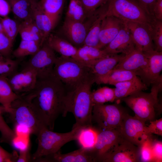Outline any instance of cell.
Wrapping results in <instances>:
<instances>
[{"label": "cell", "mask_w": 162, "mask_h": 162, "mask_svg": "<svg viewBox=\"0 0 162 162\" xmlns=\"http://www.w3.org/2000/svg\"><path fill=\"white\" fill-rule=\"evenodd\" d=\"M94 83L92 75L75 89L67 92L65 103L66 114L74 115L76 121L73 127L82 128L93 125L92 112L94 104L91 88Z\"/></svg>", "instance_id": "2"}, {"label": "cell", "mask_w": 162, "mask_h": 162, "mask_svg": "<svg viewBox=\"0 0 162 162\" xmlns=\"http://www.w3.org/2000/svg\"><path fill=\"white\" fill-rule=\"evenodd\" d=\"M45 0H40L38 2L40 4H41L45 1Z\"/></svg>", "instance_id": "52"}, {"label": "cell", "mask_w": 162, "mask_h": 162, "mask_svg": "<svg viewBox=\"0 0 162 162\" xmlns=\"http://www.w3.org/2000/svg\"><path fill=\"white\" fill-rule=\"evenodd\" d=\"M136 49L135 45L124 22L117 35L102 49L109 55L119 54L125 55Z\"/></svg>", "instance_id": "17"}, {"label": "cell", "mask_w": 162, "mask_h": 162, "mask_svg": "<svg viewBox=\"0 0 162 162\" xmlns=\"http://www.w3.org/2000/svg\"><path fill=\"white\" fill-rule=\"evenodd\" d=\"M122 137L139 147L152 134L147 131L145 122L127 113L124 116L119 127Z\"/></svg>", "instance_id": "10"}, {"label": "cell", "mask_w": 162, "mask_h": 162, "mask_svg": "<svg viewBox=\"0 0 162 162\" xmlns=\"http://www.w3.org/2000/svg\"><path fill=\"white\" fill-rule=\"evenodd\" d=\"M137 76L134 72L121 69H113L103 76L94 77L98 84H115L133 78Z\"/></svg>", "instance_id": "27"}, {"label": "cell", "mask_w": 162, "mask_h": 162, "mask_svg": "<svg viewBox=\"0 0 162 162\" xmlns=\"http://www.w3.org/2000/svg\"><path fill=\"white\" fill-rule=\"evenodd\" d=\"M8 113L16 124L24 126L36 136L44 125L40 122L32 104L25 95H20L12 104Z\"/></svg>", "instance_id": "7"}, {"label": "cell", "mask_w": 162, "mask_h": 162, "mask_svg": "<svg viewBox=\"0 0 162 162\" xmlns=\"http://www.w3.org/2000/svg\"><path fill=\"white\" fill-rule=\"evenodd\" d=\"M88 18L80 0H70L65 18L83 22Z\"/></svg>", "instance_id": "33"}, {"label": "cell", "mask_w": 162, "mask_h": 162, "mask_svg": "<svg viewBox=\"0 0 162 162\" xmlns=\"http://www.w3.org/2000/svg\"><path fill=\"white\" fill-rule=\"evenodd\" d=\"M14 14L22 21L33 19L34 8L38 0H8Z\"/></svg>", "instance_id": "24"}, {"label": "cell", "mask_w": 162, "mask_h": 162, "mask_svg": "<svg viewBox=\"0 0 162 162\" xmlns=\"http://www.w3.org/2000/svg\"><path fill=\"white\" fill-rule=\"evenodd\" d=\"M151 26L154 50L162 52V20L155 19L151 23Z\"/></svg>", "instance_id": "37"}, {"label": "cell", "mask_w": 162, "mask_h": 162, "mask_svg": "<svg viewBox=\"0 0 162 162\" xmlns=\"http://www.w3.org/2000/svg\"><path fill=\"white\" fill-rule=\"evenodd\" d=\"M124 56L122 54H115L96 60L90 67L91 74L94 77L106 75L114 68Z\"/></svg>", "instance_id": "22"}, {"label": "cell", "mask_w": 162, "mask_h": 162, "mask_svg": "<svg viewBox=\"0 0 162 162\" xmlns=\"http://www.w3.org/2000/svg\"><path fill=\"white\" fill-rule=\"evenodd\" d=\"M139 148L122 137L114 149L103 162H139Z\"/></svg>", "instance_id": "16"}, {"label": "cell", "mask_w": 162, "mask_h": 162, "mask_svg": "<svg viewBox=\"0 0 162 162\" xmlns=\"http://www.w3.org/2000/svg\"><path fill=\"white\" fill-rule=\"evenodd\" d=\"M42 46L39 41L22 40L18 48L12 52V55L18 58L28 55L32 56L37 52Z\"/></svg>", "instance_id": "32"}, {"label": "cell", "mask_w": 162, "mask_h": 162, "mask_svg": "<svg viewBox=\"0 0 162 162\" xmlns=\"http://www.w3.org/2000/svg\"><path fill=\"white\" fill-rule=\"evenodd\" d=\"M121 138L118 128L103 130L98 128L95 144L94 147L89 151L94 162H103L105 158L115 148Z\"/></svg>", "instance_id": "12"}, {"label": "cell", "mask_w": 162, "mask_h": 162, "mask_svg": "<svg viewBox=\"0 0 162 162\" xmlns=\"http://www.w3.org/2000/svg\"><path fill=\"white\" fill-rule=\"evenodd\" d=\"M31 161L32 159L30 155L29 147L20 150L16 162H28Z\"/></svg>", "instance_id": "48"}, {"label": "cell", "mask_w": 162, "mask_h": 162, "mask_svg": "<svg viewBox=\"0 0 162 162\" xmlns=\"http://www.w3.org/2000/svg\"><path fill=\"white\" fill-rule=\"evenodd\" d=\"M152 14L155 19L162 20V0H156L153 5Z\"/></svg>", "instance_id": "46"}, {"label": "cell", "mask_w": 162, "mask_h": 162, "mask_svg": "<svg viewBox=\"0 0 162 162\" xmlns=\"http://www.w3.org/2000/svg\"><path fill=\"white\" fill-rule=\"evenodd\" d=\"M150 124L146 126L148 132L151 134L162 136V118L149 122Z\"/></svg>", "instance_id": "43"}, {"label": "cell", "mask_w": 162, "mask_h": 162, "mask_svg": "<svg viewBox=\"0 0 162 162\" xmlns=\"http://www.w3.org/2000/svg\"><path fill=\"white\" fill-rule=\"evenodd\" d=\"M136 0L148 14L154 18L153 16L152 9L153 5L156 0Z\"/></svg>", "instance_id": "47"}, {"label": "cell", "mask_w": 162, "mask_h": 162, "mask_svg": "<svg viewBox=\"0 0 162 162\" xmlns=\"http://www.w3.org/2000/svg\"><path fill=\"white\" fill-rule=\"evenodd\" d=\"M13 44L3 32H0V53L6 58H10Z\"/></svg>", "instance_id": "42"}, {"label": "cell", "mask_w": 162, "mask_h": 162, "mask_svg": "<svg viewBox=\"0 0 162 162\" xmlns=\"http://www.w3.org/2000/svg\"><path fill=\"white\" fill-rule=\"evenodd\" d=\"M148 61L146 56L142 51L136 48L125 55L113 69L134 72L140 76L144 82L148 72Z\"/></svg>", "instance_id": "13"}, {"label": "cell", "mask_w": 162, "mask_h": 162, "mask_svg": "<svg viewBox=\"0 0 162 162\" xmlns=\"http://www.w3.org/2000/svg\"><path fill=\"white\" fill-rule=\"evenodd\" d=\"M98 131V128L93 125L81 128L77 133L76 140L81 147L90 151L95 144Z\"/></svg>", "instance_id": "28"}, {"label": "cell", "mask_w": 162, "mask_h": 162, "mask_svg": "<svg viewBox=\"0 0 162 162\" xmlns=\"http://www.w3.org/2000/svg\"><path fill=\"white\" fill-rule=\"evenodd\" d=\"M68 92L63 83L52 74L48 77L38 79L34 89L25 95L41 123L53 130L58 117L67 115L65 103Z\"/></svg>", "instance_id": "1"}, {"label": "cell", "mask_w": 162, "mask_h": 162, "mask_svg": "<svg viewBox=\"0 0 162 162\" xmlns=\"http://www.w3.org/2000/svg\"><path fill=\"white\" fill-rule=\"evenodd\" d=\"M18 155L16 152H9L0 146V162H16Z\"/></svg>", "instance_id": "45"}, {"label": "cell", "mask_w": 162, "mask_h": 162, "mask_svg": "<svg viewBox=\"0 0 162 162\" xmlns=\"http://www.w3.org/2000/svg\"><path fill=\"white\" fill-rule=\"evenodd\" d=\"M124 21L112 15H105L100 27L99 44L96 47L102 49L117 35L124 26Z\"/></svg>", "instance_id": "18"}, {"label": "cell", "mask_w": 162, "mask_h": 162, "mask_svg": "<svg viewBox=\"0 0 162 162\" xmlns=\"http://www.w3.org/2000/svg\"><path fill=\"white\" fill-rule=\"evenodd\" d=\"M6 58H7L4 57L0 53V61L4 60Z\"/></svg>", "instance_id": "50"}, {"label": "cell", "mask_w": 162, "mask_h": 162, "mask_svg": "<svg viewBox=\"0 0 162 162\" xmlns=\"http://www.w3.org/2000/svg\"><path fill=\"white\" fill-rule=\"evenodd\" d=\"M4 112V107L0 106V132L1 142L12 144L16 136V132L7 124L2 113Z\"/></svg>", "instance_id": "38"}, {"label": "cell", "mask_w": 162, "mask_h": 162, "mask_svg": "<svg viewBox=\"0 0 162 162\" xmlns=\"http://www.w3.org/2000/svg\"><path fill=\"white\" fill-rule=\"evenodd\" d=\"M102 15L101 12L97 11L83 22L65 18L62 30L65 39L77 49L82 46L90 28Z\"/></svg>", "instance_id": "9"}, {"label": "cell", "mask_w": 162, "mask_h": 162, "mask_svg": "<svg viewBox=\"0 0 162 162\" xmlns=\"http://www.w3.org/2000/svg\"><path fill=\"white\" fill-rule=\"evenodd\" d=\"M52 74L68 91L75 89L92 75L89 67L70 57H57Z\"/></svg>", "instance_id": "3"}, {"label": "cell", "mask_w": 162, "mask_h": 162, "mask_svg": "<svg viewBox=\"0 0 162 162\" xmlns=\"http://www.w3.org/2000/svg\"><path fill=\"white\" fill-rule=\"evenodd\" d=\"M126 113L118 104H94L92 112V122L98 128L111 130L118 128Z\"/></svg>", "instance_id": "8"}, {"label": "cell", "mask_w": 162, "mask_h": 162, "mask_svg": "<svg viewBox=\"0 0 162 162\" xmlns=\"http://www.w3.org/2000/svg\"><path fill=\"white\" fill-rule=\"evenodd\" d=\"M109 0H80L85 12L89 17L96 10L106 4Z\"/></svg>", "instance_id": "41"}, {"label": "cell", "mask_w": 162, "mask_h": 162, "mask_svg": "<svg viewBox=\"0 0 162 162\" xmlns=\"http://www.w3.org/2000/svg\"><path fill=\"white\" fill-rule=\"evenodd\" d=\"M10 10V7L8 0H0V17L8 16Z\"/></svg>", "instance_id": "49"}, {"label": "cell", "mask_w": 162, "mask_h": 162, "mask_svg": "<svg viewBox=\"0 0 162 162\" xmlns=\"http://www.w3.org/2000/svg\"><path fill=\"white\" fill-rule=\"evenodd\" d=\"M106 13L98 18L91 27L86 37L84 45L97 47L99 42L102 20Z\"/></svg>", "instance_id": "35"}, {"label": "cell", "mask_w": 162, "mask_h": 162, "mask_svg": "<svg viewBox=\"0 0 162 162\" xmlns=\"http://www.w3.org/2000/svg\"><path fill=\"white\" fill-rule=\"evenodd\" d=\"M20 96L13 91L8 78L0 77V104L4 108V112H6L12 103Z\"/></svg>", "instance_id": "30"}, {"label": "cell", "mask_w": 162, "mask_h": 162, "mask_svg": "<svg viewBox=\"0 0 162 162\" xmlns=\"http://www.w3.org/2000/svg\"><path fill=\"white\" fill-rule=\"evenodd\" d=\"M91 98L94 104L113 102L116 100L114 88L106 86L100 87L92 91Z\"/></svg>", "instance_id": "34"}, {"label": "cell", "mask_w": 162, "mask_h": 162, "mask_svg": "<svg viewBox=\"0 0 162 162\" xmlns=\"http://www.w3.org/2000/svg\"><path fill=\"white\" fill-rule=\"evenodd\" d=\"M8 80L14 92L20 96L26 94L34 89L38 76L34 70L24 66L21 71L15 72L8 78Z\"/></svg>", "instance_id": "14"}, {"label": "cell", "mask_w": 162, "mask_h": 162, "mask_svg": "<svg viewBox=\"0 0 162 162\" xmlns=\"http://www.w3.org/2000/svg\"><path fill=\"white\" fill-rule=\"evenodd\" d=\"M114 86L116 100H120L136 92L148 89L147 85L137 76Z\"/></svg>", "instance_id": "21"}, {"label": "cell", "mask_w": 162, "mask_h": 162, "mask_svg": "<svg viewBox=\"0 0 162 162\" xmlns=\"http://www.w3.org/2000/svg\"><path fill=\"white\" fill-rule=\"evenodd\" d=\"M147 56L148 65L147 75L144 82L152 85L162 82V52L153 50L143 52Z\"/></svg>", "instance_id": "20"}, {"label": "cell", "mask_w": 162, "mask_h": 162, "mask_svg": "<svg viewBox=\"0 0 162 162\" xmlns=\"http://www.w3.org/2000/svg\"><path fill=\"white\" fill-rule=\"evenodd\" d=\"M158 92L151 89L150 93L136 92L121 99L134 112L135 117L146 122L154 120L156 111L161 110Z\"/></svg>", "instance_id": "5"}, {"label": "cell", "mask_w": 162, "mask_h": 162, "mask_svg": "<svg viewBox=\"0 0 162 162\" xmlns=\"http://www.w3.org/2000/svg\"><path fill=\"white\" fill-rule=\"evenodd\" d=\"M19 61L10 58L0 61V77L8 78L16 72Z\"/></svg>", "instance_id": "39"}, {"label": "cell", "mask_w": 162, "mask_h": 162, "mask_svg": "<svg viewBox=\"0 0 162 162\" xmlns=\"http://www.w3.org/2000/svg\"><path fill=\"white\" fill-rule=\"evenodd\" d=\"M38 2L34 9L33 19L41 33L42 36L41 44L43 45L56 24L44 12Z\"/></svg>", "instance_id": "26"}, {"label": "cell", "mask_w": 162, "mask_h": 162, "mask_svg": "<svg viewBox=\"0 0 162 162\" xmlns=\"http://www.w3.org/2000/svg\"><path fill=\"white\" fill-rule=\"evenodd\" d=\"M0 32H3L0 17Z\"/></svg>", "instance_id": "51"}, {"label": "cell", "mask_w": 162, "mask_h": 162, "mask_svg": "<svg viewBox=\"0 0 162 162\" xmlns=\"http://www.w3.org/2000/svg\"><path fill=\"white\" fill-rule=\"evenodd\" d=\"M3 32L13 43L19 33V24L8 16L0 17Z\"/></svg>", "instance_id": "36"}, {"label": "cell", "mask_w": 162, "mask_h": 162, "mask_svg": "<svg viewBox=\"0 0 162 162\" xmlns=\"http://www.w3.org/2000/svg\"><path fill=\"white\" fill-rule=\"evenodd\" d=\"M110 56L103 49L84 45L77 49L74 59L90 68L96 60Z\"/></svg>", "instance_id": "23"}, {"label": "cell", "mask_w": 162, "mask_h": 162, "mask_svg": "<svg viewBox=\"0 0 162 162\" xmlns=\"http://www.w3.org/2000/svg\"><path fill=\"white\" fill-rule=\"evenodd\" d=\"M81 128L73 127L68 132L59 133L53 132L43 126L37 136L38 145L37 149L32 156V161H36L44 157L60 151L65 144L76 140L77 133Z\"/></svg>", "instance_id": "4"}, {"label": "cell", "mask_w": 162, "mask_h": 162, "mask_svg": "<svg viewBox=\"0 0 162 162\" xmlns=\"http://www.w3.org/2000/svg\"><path fill=\"white\" fill-rule=\"evenodd\" d=\"M19 33L22 40L39 41L42 45V36L34 19L22 21L19 24Z\"/></svg>", "instance_id": "29"}, {"label": "cell", "mask_w": 162, "mask_h": 162, "mask_svg": "<svg viewBox=\"0 0 162 162\" xmlns=\"http://www.w3.org/2000/svg\"><path fill=\"white\" fill-rule=\"evenodd\" d=\"M152 137L145 141L139 147L140 161L142 162H153Z\"/></svg>", "instance_id": "40"}, {"label": "cell", "mask_w": 162, "mask_h": 162, "mask_svg": "<svg viewBox=\"0 0 162 162\" xmlns=\"http://www.w3.org/2000/svg\"><path fill=\"white\" fill-rule=\"evenodd\" d=\"M47 44L61 56L74 58L77 48L68 41L57 35L50 34L46 41Z\"/></svg>", "instance_id": "25"}, {"label": "cell", "mask_w": 162, "mask_h": 162, "mask_svg": "<svg viewBox=\"0 0 162 162\" xmlns=\"http://www.w3.org/2000/svg\"><path fill=\"white\" fill-rule=\"evenodd\" d=\"M106 15H112L125 21L150 24L155 19L136 0H109Z\"/></svg>", "instance_id": "6"}, {"label": "cell", "mask_w": 162, "mask_h": 162, "mask_svg": "<svg viewBox=\"0 0 162 162\" xmlns=\"http://www.w3.org/2000/svg\"><path fill=\"white\" fill-rule=\"evenodd\" d=\"M57 58L55 51L45 41L38 51L32 56L25 66L34 70L37 73L38 79L45 78L52 74Z\"/></svg>", "instance_id": "11"}, {"label": "cell", "mask_w": 162, "mask_h": 162, "mask_svg": "<svg viewBox=\"0 0 162 162\" xmlns=\"http://www.w3.org/2000/svg\"><path fill=\"white\" fill-rule=\"evenodd\" d=\"M40 162H94L88 150L82 147L66 154H62L60 151L54 154L40 158Z\"/></svg>", "instance_id": "19"}, {"label": "cell", "mask_w": 162, "mask_h": 162, "mask_svg": "<svg viewBox=\"0 0 162 162\" xmlns=\"http://www.w3.org/2000/svg\"><path fill=\"white\" fill-rule=\"evenodd\" d=\"M65 1L66 0H45L42 4H39L44 12L56 24Z\"/></svg>", "instance_id": "31"}, {"label": "cell", "mask_w": 162, "mask_h": 162, "mask_svg": "<svg viewBox=\"0 0 162 162\" xmlns=\"http://www.w3.org/2000/svg\"><path fill=\"white\" fill-rule=\"evenodd\" d=\"M153 162H161L162 161V142L156 139L152 142Z\"/></svg>", "instance_id": "44"}, {"label": "cell", "mask_w": 162, "mask_h": 162, "mask_svg": "<svg viewBox=\"0 0 162 162\" xmlns=\"http://www.w3.org/2000/svg\"><path fill=\"white\" fill-rule=\"evenodd\" d=\"M136 49L143 52L154 50L152 39L151 23L124 21Z\"/></svg>", "instance_id": "15"}]
</instances>
